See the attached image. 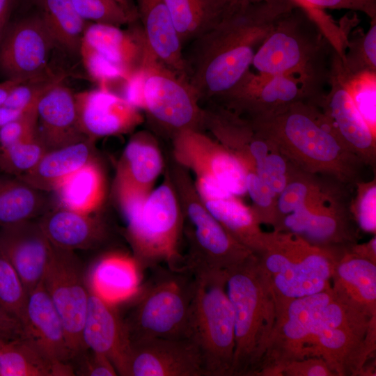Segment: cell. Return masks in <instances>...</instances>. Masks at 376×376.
I'll list each match as a JSON object with an SVG mask.
<instances>
[{
    "mask_svg": "<svg viewBox=\"0 0 376 376\" xmlns=\"http://www.w3.org/2000/svg\"><path fill=\"white\" fill-rule=\"evenodd\" d=\"M54 191L63 207L91 214L103 201L104 178L99 166L91 161L65 177Z\"/></svg>",
    "mask_w": 376,
    "mask_h": 376,
    "instance_id": "cell-34",
    "label": "cell"
},
{
    "mask_svg": "<svg viewBox=\"0 0 376 376\" xmlns=\"http://www.w3.org/2000/svg\"><path fill=\"white\" fill-rule=\"evenodd\" d=\"M246 193L260 208L269 207L276 195L253 171L246 172Z\"/></svg>",
    "mask_w": 376,
    "mask_h": 376,
    "instance_id": "cell-49",
    "label": "cell"
},
{
    "mask_svg": "<svg viewBox=\"0 0 376 376\" xmlns=\"http://www.w3.org/2000/svg\"><path fill=\"white\" fill-rule=\"evenodd\" d=\"M138 271L132 258L123 255L106 256L93 268L89 289L111 304L126 301L139 289Z\"/></svg>",
    "mask_w": 376,
    "mask_h": 376,
    "instance_id": "cell-32",
    "label": "cell"
},
{
    "mask_svg": "<svg viewBox=\"0 0 376 376\" xmlns=\"http://www.w3.org/2000/svg\"><path fill=\"white\" fill-rule=\"evenodd\" d=\"M88 350L89 351L88 353L85 350L78 354L82 357L79 371L80 375L88 376L118 375L113 364L107 356L90 350Z\"/></svg>",
    "mask_w": 376,
    "mask_h": 376,
    "instance_id": "cell-46",
    "label": "cell"
},
{
    "mask_svg": "<svg viewBox=\"0 0 376 376\" xmlns=\"http://www.w3.org/2000/svg\"><path fill=\"white\" fill-rule=\"evenodd\" d=\"M46 193L18 177L0 175V228L32 220L50 210Z\"/></svg>",
    "mask_w": 376,
    "mask_h": 376,
    "instance_id": "cell-33",
    "label": "cell"
},
{
    "mask_svg": "<svg viewBox=\"0 0 376 376\" xmlns=\"http://www.w3.org/2000/svg\"><path fill=\"white\" fill-rule=\"evenodd\" d=\"M296 10L283 17L258 48L251 64L258 74L320 77L321 58L331 45L315 24Z\"/></svg>",
    "mask_w": 376,
    "mask_h": 376,
    "instance_id": "cell-9",
    "label": "cell"
},
{
    "mask_svg": "<svg viewBox=\"0 0 376 376\" xmlns=\"http://www.w3.org/2000/svg\"><path fill=\"white\" fill-rule=\"evenodd\" d=\"M9 4L10 0H0V34L7 20Z\"/></svg>",
    "mask_w": 376,
    "mask_h": 376,
    "instance_id": "cell-53",
    "label": "cell"
},
{
    "mask_svg": "<svg viewBox=\"0 0 376 376\" xmlns=\"http://www.w3.org/2000/svg\"><path fill=\"white\" fill-rule=\"evenodd\" d=\"M115 306L89 289L82 340L86 349L107 356L118 375H123L130 341L123 320Z\"/></svg>",
    "mask_w": 376,
    "mask_h": 376,
    "instance_id": "cell-21",
    "label": "cell"
},
{
    "mask_svg": "<svg viewBox=\"0 0 376 376\" xmlns=\"http://www.w3.org/2000/svg\"><path fill=\"white\" fill-rule=\"evenodd\" d=\"M55 45L40 13L17 21L0 46V68L8 79L33 80L49 75L46 70Z\"/></svg>",
    "mask_w": 376,
    "mask_h": 376,
    "instance_id": "cell-15",
    "label": "cell"
},
{
    "mask_svg": "<svg viewBox=\"0 0 376 376\" xmlns=\"http://www.w3.org/2000/svg\"><path fill=\"white\" fill-rule=\"evenodd\" d=\"M42 283L63 322L75 358L86 350L82 329L89 288L84 281L81 262L73 251L54 245Z\"/></svg>",
    "mask_w": 376,
    "mask_h": 376,
    "instance_id": "cell-12",
    "label": "cell"
},
{
    "mask_svg": "<svg viewBox=\"0 0 376 376\" xmlns=\"http://www.w3.org/2000/svg\"><path fill=\"white\" fill-rule=\"evenodd\" d=\"M24 337L53 361L70 363L73 355L63 322L42 281L28 295L21 321Z\"/></svg>",
    "mask_w": 376,
    "mask_h": 376,
    "instance_id": "cell-24",
    "label": "cell"
},
{
    "mask_svg": "<svg viewBox=\"0 0 376 376\" xmlns=\"http://www.w3.org/2000/svg\"><path fill=\"white\" fill-rule=\"evenodd\" d=\"M79 15L86 22L120 26L133 23L137 17L114 0H71Z\"/></svg>",
    "mask_w": 376,
    "mask_h": 376,
    "instance_id": "cell-41",
    "label": "cell"
},
{
    "mask_svg": "<svg viewBox=\"0 0 376 376\" xmlns=\"http://www.w3.org/2000/svg\"><path fill=\"white\" fill-rule=\"evenodd\" d=\"M188 269L164 272L136 294L123 320L130 341L146 338H187L194 274Z\"/></svg>",
    "mask_w": 376,
    "mask_h": 376,
    "instance_id": "cell-8",
    "label": "cell"
},
{
    "mask_svg": "<svg viewBox=\"0 0 376 376\" xmlns=\"http://www.w3.org/2000/svg\"><path fill=\"white\" fill-rule=\"evenodd\" d=\"M290 1L315 24L334 52L343 61L347 45V29L343 25L338 24L324 10L315 7L306 0Z\"/></svg>",
    "mask_w": 376,
    "mask_h": 376,
    "instance_id": "cell-42",
    "label": "cell"
},
{
    "mask_svg": "<svg viewBox=\"0 0 376 376\" xmlns=\"http://www.w3.org/2000/svg\"><path fill=\"white\" fill-rule=\"evenodd\" d=\"M92 139H86L48 150L28 173L18 177L45 192L54 191L70 173L91 159Z\"/></svg>",
    "mask_w": 376,
    "mask_h": 376,
    "instance_id": "cell-31",
    "label": "cell"
},
{
    "mask_svg": "<svg viewBox=\"0 0 376 376\" xmlns=\"http://www.w3.org/2000/svg\"><path fill=\"white\" fill-rule=\"evenodd\" d=\"M136 1L138 19L150 49L163 63L187 77L182 44L164 0Z\"/></svg>",
    "mask_w": 376,
    "mask_h": 376,
    "instance_id": "cell-26",
    "label": "cell"
},
{
    "mask_svg": "<svg viewBox=\"0 0 376 376\" xmlns=\"http://www.w3.org/2000/svg\"><path fill=\"white\" fill-rule=\"evenodd\" d=\"M28 294L18 274L0 251V311L21 322Z\"/></svg>",
    "mask_w": 376,
    "mask_h": 376,
    "instance_id": "cell-39",
    "label": "cell"
},
{
    "mask_svg": "<svg viewBox=\"0 0 376 376\" xmlns=\"http://www.w3.org/2000/svg\"><path fill=\"white\" fill-rule=\"evenodd\" d=\"M308 187L303 182H293L287 184L280 193L278 200V210L286 215L306 203Z\"/></svg>",
    "mask_w": 376,
    "mask_h": 376,
    "instance_id": "cell-47",
    "label": "cell"
},
{
    "mask_svg": "<svg viewBox=\"0 0 376 376\" xmlns=\"http://www.w3.org/2000/svg\"><path fill=\"white\" fill-rule=\"evenodd\" d=\"M124 376H205L201 354L188 338L130 340Z\"/></svg>",
    "mask_w": 376,
    "mask_h": 376,
    "instance_id": "cell-14",
    "label": "cell"
},
{
    "mask_svg": "<svg viewBox=\"0 0 376 376\" xmlns=\"http://www.w3.org/2000/svg\"><path fill=\"white\" fill-rule=\"evenodd\" d=\"M259 124L281 137L307 159L321 163L336 159L340 146L327 120L314 116L302 102L272 115Z\"/></svg>",
    "mask_w": 376,
    "mask_h": 376,
    "instance_id": "cell-16",
    "label": "cell"
},
{
    "mask_svg": "<svg viewBox=\"0 0 376 376\" xmlns=\"http://www.w3.org/2000/svg\"><path fill=\"white\" fill-rule=\"evenodd\" d=\"M79 54L89 75L100 85L101 88H107L111 81L128 79L126 73L114 65L86 42L81 41ZM109 89V88H108Z\"/></svg>",
    "mask_w": 376,
    "mask_h": 376,
    "instance_id": "cell-43",
    "label": "cell"
},
{
    "mask_svg": "<svg viewBox=\"0 0 376 376\" xmlns=\"http://www.w3.org/2000/svg\"><path fill=\"white\" fill-rule=\"evenodd\" d=\"M57 80L37 103V136L47 151L88 138L78 123L75 93Z\"/></svg>",
    "mask_w": 376,
    "mask_h": 376,
    "instance_id": "cell-22",
    "label": "cell"
},
{
    "mask_svg": "<svg viewBox=\"0 0 376 376\" xmlns=\"http://www.w3.org/2000/svg\"><path fill=\"white\" fill-rule=\"evenodd\" d=\"M357 220L361 228L375 233L376 229V188L370 187L362 194L357 210Z\"/></svg>",
    "mask_w": 376,
    "mask_h": 376,
    "instance_id": "cell-48",
    "label": "cell"
},
{
    "mask_svg": "<svg viewBox=\"0 0 376 376\" xmlns=\"http://www.w3.org/2000/svg\"><path fill=\"white\" fill-rule=\"evenodd\" d=\"M194 185L205 207L236 240L256 255L264 250L267 234L261 230L255 211L219 185L198 180Z\"/></svg>",
    "mask_w": 376,
    "mask_h": 376,
    "instance_id": "cell-23",
    "label": "cell"
},
{
    "mask_svg": "<svg viewBox=\"0 0 376 376\" xmlns=\"http://www.w3.org/2000/svg\"><path fill=\"white\" fill-rule=\"evenodd\" d=\"M234 0H164L183 45L194 40Z\"/></svg>",
    "mask_w": 376,
    "mask_h": 376,
    "instance_id": "cell-36",
    "label": "cell"
},
{
    "mask_svg": "<svg viewBox=\"0 0 376 376\" xmlns=\"http://www.w3.org/2000/svg\"><path fill=\"white\" fill-rule=\"evenodd\" d=\"M333 297L331 288L303 297L275 301L274 327L256 376H276L283 365L311 357L314 324Z\"/></svg>",
    "mask_w": 376,
    "mask_h": 376,
    "instance_id": "cell-11",
    "label": "cell"
},
{
    "mask_svg": "<svg viewBox=\"0 0 376 376\" xmlns=\"http://www.w3.org/2000/svg\"><path fill=\"white\" fill-rule=\"evenodd\" d=\"M127 227V237L132 248L138 269L155 267L161 263L171 270L181 266L180 241L183 233V215L171 178L143 199L121 206Z\"/></svg>",
    "mask_w": 376,
    "mask_h": 376,
    "instance_id": "cell-3",
    "label": "cell"
},
{
    "mask_svg": "<svg viewBox=\"0 0 376 376\" xmlns=\"http://www.w3.org/2000/svg\"><path fill=\"white\" fill-rule=\"evenodd\" d=\"M163 166V157L155 140L145 134L134 136L127 144L116 171V191L120 205L146 198Z\"/></svg>",
    "mask_w": 376,
    "mask_h": 376,
    "instance_id": "cell-20",
    "label": "cell"
},
{
    "mask_svg": "<svg viewBox=\"0 0 376 376\" xmlns=\"http://www.w3.org/2000/svg\"><path fill=\"white\" fill-rule=\"evenodd\" d=\"M75 97L79 128L91 139L126 133L143 121L138 108L108 88L81 91Z\"/></svg>",
    "mask_w": 376,
    "mask_h": 376,
    "instance_id": "cell-18",
    "label": "cell"
},
{
    "mask_svg": "<svg viewBox=\"0 0 376 376\" xmlns=\"http://www.w3.org/2000/svg\"><path fill=\"white\" fill-rule=\"evenodd\" d=\"M250 1L257 2V1H277V0H250Z\"/></svg>",
    "mask_w": 376,
    "mask_h": 376,
    "instance_id": "cell-55",
    "label": "cell"
},
{
    "mask_svg": "<svg viewBox=\"0 0 376 376\" xmlns=\"http://www.w3.org/2000/svg\"><path fill=\"white\" fill-rule=\"evenodd\" d=\"M375 347L376 315L334 296L314 324L311 356L321 357L335 376H368Z\"/></svg>",
    "mask_w": 376,
    "mask_h": 376,
    "instance_id": "cell-6",
    "label": "cell"
},
{
    "mask_svg": "<svg viewBox=\"0 0 376 376\" xmlns=\"http://www.w3.org/2000/svg\"><path fill=\"white\" fill-rule=\"evenodd\" d=\"M37 103L0 128V149L37 136Z\"/></svg>",
    "mask_w": 376,
    "mask_h": 376,
    "instance_id": "cell-44",
    "label": "cell"
},
{
    "mask_svg": "<svg viewBox=\"0 0 376 376\" xmlns=\"http://www.w3.org/2000/svg\"><path fill=\"white\" fill-rule=\"evenodd\" d=\"M233 307L235 347L232 376H256L276 321L274 296L256 254L226 270Z\"/></svg>",
    "mask_w": 376,
    "mask_h": 376,
    "instance_id": "cell-2",
    "label": "cell"
},
{
    "mask_svg": "<svg viewBox=\"0 0 376 376\" xmlns=\"http://www.w3.org/2000/svg\"><path fill=\"white\" fill-rule=\"evenodd\" d=\"M318 8L350 9L365 13L372 19L376 15L375 0H306Z\"/></svg>",
    "mask_w": 376,
    "mask_h": 376,
    "instance_id": "cell-50",
    "label": "cell"
},
{
    "mask_svg": "<svg viewBox=\"0 0 376 376\" xmlns=\"http://www.w3.org/2000/svg\"><path fill=\"white\" fill-rule=\"evenodd\" d=\"M276 376H335L326 362L319 357L294 360L281 366Z\"/></svg>",
    "mask_w": 376,
    "mask_h": 376,
    "instance_id": "cell-45",
    "label": "cell"
},
{
    "mask_svg": "<svg viewBox=\"0 0 376 376\" xmlns=\"http://www.w3.org/2000/svg\"><path fill=\"white\" fill-rule=\"evenodd\" d=\"M47 151L38 136L0 149V170L21 177L31 170Z\"/></svg>",
    "mask_w": 376,
    "mask_h": 376,
    "instance_id": "cell-38",
    "label": "cell"
},
{
    "mask_svg": "<svg viewBox=\"0 0 376 376\" xmlns=\"http://www.w3.org/2000/svg\"><path fill=\"white\" fill-rule=\"evenodd\" d=\"M173 154L176 164L192 171L196 180L219 185L237 196L246 194L242 163L226 146L198 129L176 133Z\"/></svg>",
    "mask_w": 376,
    "mask_h": 376,
    "instance_id": "cell-13",
    "label": "cell"
},
{
    "mask_svg": "<svg viewBox=\"0 0 376 376\" xmlns=\"http://www.w3.org/2000/svg\"><path fill=\"white\" fill-rule=\"evenodd\" d=\"M40 15L54 43L79 54L88 22L77 13L71 0H39Z\"/></svg>",
    "mask_w": 376,
    "mask_h": 376,
    "instance_id": "cell-35",
    "label": "cell"
},
{
    "mask_svg": "<svg viewBox=\"0 0 376 376\" xmlns=\"http://www.w3.org/2000/svg\"><path fill=\"white\" fill-rule=\"evenodd\" d=\"M192 273L194 288L187 338L201 354L205 376H232L235 321L226 289V271Z\"/></svg>",
    "mask_w": 376,
    "mask_h": 376,
    "instance_id": "cell-5",
    "label": "cell"
},
{
    "mask_svg": "<svg viewBox=\"0 0 376 376\" xmlns=\"http://www.w3.org/2000/svg\"><path fill=\"white\" fill-rule=\"evenodd\" d=\"M37 221L54 246L69 251L91 248L104 235L100 223L90 214L63 207L49 210Z\"/></svg>",
    "mask_w": 376,
    "mask_h": 376,
    "instance_id": "cell-29",
    "label": "cell"
},
{
    "mask_svg": "<svg viewBox=\"0 0 376 376\" xmlns=\"http://www.w3.org/2000/svg\"><path fill=\"white\" fill-rule=\"evenodd\" d=\"M183 215L188 245L185 267L191 272L226 271L255 254L236 240L201 200L187 171L176 164L171 177Z\"/></svg>",
    "mask_w": 376,
    "mask_h": 376,
    "instance_id": "cell-7",
    "label": "cell"
},
{
    "mask_svg": "<svg viewBox=\"0 0 376 376\" xmlns=\"http://www.w3.org/2000/svg\"><path fill=\"white\" fill-rule=\"evenodd\" d=\"M53 248L33 219L0 228V251L18 274L28 295L42 281Z\"/></svg>",
    "mask_w": 376,
    "mask_h": 376,
    "instance_id": "cell-19",
    "label": "cell"
},
{
    "mask_svg": "<svg viewBox=\"0 0 376 376\" xmlns=\"http://www.w3.org/2000/svg\"><path fill=\"white\" fill-rule=\"evenodd\" d=\"M142 109L173 136L203 125L204 110L187 77L159 61L148 45L141 65Z\"/></svg>",
    "mask_w": 376,
    "mask_h": 376,
    "instance_id": "cell-10",
    "label": "cell"
},
{
    "mask_svg": "<svg viewBox=\"0 0 376 376\" xmlns=\"http://www.w3.org/2000/svg\"><path fill=\"white\" fill-rule=\"evenodd\" d=\"M340 255L297 234L276 231L267 234L265 247L257 257L275 301H280L331 289Z\"/></svg>",
    "mask_w": 376,
    "mask_h": 376,
    "instance_id": "cell-4",
    "label": "cell"
},
{
    "mask_svg": "<svg viewBox=\"0 0 376 376\" xmlns=\"http://www.w3.org/2000/svg\"><path fill=\"white\" fill-rule=\"evenodd\" d=\"M26 80L20 79H8L0 82V106L3 103L10 92L19 84Z\"/></svg>",
    "mask_w": 376,
    "mask_h": 376,
    "instance_id": "cell-52",
    "label": "cell"
},
{
    "mask_svg": "<svg viewBox=\"0 0 376 376\" xmlns=\"http://www.w3.org/2000/svg\"><path fill=\"white\" fill-rule=\"evenodd\" d=\"M336 62L343 85L357 109L373 131L376 130V71L348 73L343 68L340 57Z\"/></svg>",
    "mask_w": 376,
    "mask_h": 376,
    "instance_id": "cell-37",
    "label": "cell"
},
{
    "mask_svg": "<svg viewBox=\"0 0 376 376\" xmlns=\"http://www.w3.org/2000/svg\"><path fill=\"white\" fill-rule=\"evenodd\" d=\"M319 78L292 75L265 76L249 72L238 84L221 97L236 105L268 116L306 97L318 94Z\"/></svg>",
    "mask_w": 376,
    "mask_h": 376,
    "instance_id": "cell-17",
    "label": "cell"
},
{
    "mask_svg": "<svg viewBox=\"0 0 376 376\" xmlns=\"http://www.w3.org/2000/svg\"><path fill=\"white\" fill-rule=\"evenodd\" d=\"M70 363L53 361L26 337L0 339V376H66Z\"/></svg>",
    "mask_w": 376,
    "mask_h": 376,
    "instance_id": "cell-30",
    "label": "cell"
},
{
    "mask_svg": "<svg viewBox=\"0 0 376 376\" xmlns=\"http://www.w3.org/2000/svg\"><path fill=\"white\" fill-rule=\"evenodd\" d=\"M331 89L325 97L326 120L335 134L359 150H368L373 146L375 134L370 130L345 88L336 58L330 70Z\"/></svg>",
    "mask_w": 376,
    "mask_h": 376,
    "instance_id": "cell-28",
    "label": "cell"
},
{
    "mask_svg": "<svg viewBox=\"0 0 376 376\" xmlns=\"http://www.w3.org/2000/svg\"><path fill=\"white\" fill-rule=\"evenodd\" d=\"M348 73L376 71V20L372 19L366 33L357 35L353 40L347 38V45L342 61Z\"/></svg>",
    "mask_w": 376,
    "mask_h": 376,
    "instance_id": "cell-40",
    "label": "cell"
},
{
    "mask_svg": "<svg viewBox=\"0 0 376 376\" xmlns=\"http://www.w3.org/2000/svg\"><path fill=\"white\" fill-rule=\"evenodd\" d=\"M130 14L138 17L136 8L131 3L130 0H114Z\"/></svg>",
    "mask_w": 376,
    "mask_h": 376,
    "instance_id": "cell-54",
    "label": "cell"
},
{
    "mask_svg": "<svg viewBox=\"0 0 376 376\" xmlns=\"http://www.w3.org/2000/svg\"><path fill=\"white\" fill-rule=\"evenodd\" d=\"M350 252L376 263V238L374 237L368 243L354 246Z\"/></svg>",
    "mask_w": 376,
    "mask_h": 376,
    "instance_id": "cell-51",
    "label": "cell"
},
{
    "mask_svg": "<svg viewBox=\"0 0 376 376\" xmlns=\"http://www.w3.org/2000/svg\"><path fill=\"white\" fill-rule=\"evenodd\" d=\"M81 41L130 76L143 62L147 42L141 26L130 30L103 23L87 24Z\"/></svg>",
    "mask_w": 376,
    "mask_h": 376,
    "instance_id": "cell-25",
    "label": "cell"
},
{
    "mask_svg": "<svg viewBox=\"0 0 376 376\" xmlns=\"http://www.w3.org/2000/svg\"><path fill=\"white\" fill-rule=\"evenodd\" d=\"M297 8L290 0H235L194 39L187 77L199 98L221 97L250 71L276 24Z\"/></svg>",
    "mask_w": 376,
    "mask_h": 376,
    "instance_id": "cell-1",
    "label": "cell"
},
{
    "mask_svg": "<svg viewBox=\"0 0 376 376\" xmlns=\"http://www.w3.org/2000/svg\"><path fill=\"white\" fill-rule=\"evenodd\" d=\"M335 298L376 315V263L350 251L342 253L331 278Z\"/></svg>",
    "mask_w": 376,
    "mask_h": 376,
    "instance_id": "cell-27",
    "label": "cell"
}]
</instances>
